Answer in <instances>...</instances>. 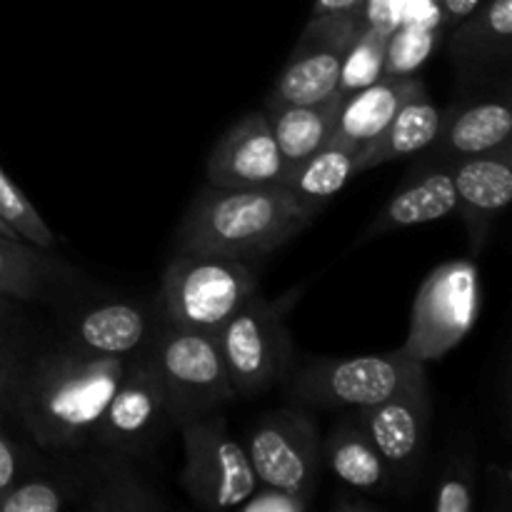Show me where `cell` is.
Listing matches in <instances>:
<instances>
[{
	"label": "cell",
	"instance_id": "obj_1",
	"mask_svg": "<svg viewBox=\"0 0 512 512\" xmlns=\"http://www.w3.org/2000/svg\"><path fill=\"white\" fill-rule=\"evenodd\" d=\"M128 358H103L70 345L25 365L15 413L43 450L78 448L113 398Z\"/></svg>",
	"mask_w": 512,
	"mask_h": 512
},
{
	"label": "cell",
	"instance_id": "obj_24",
	"mask_svg": "<svg viewBox=\"0 0 512 512\" xmlns=\"http://www.w3.org/2000/svg\"><path fill=\"white\" fill-rule=\"evenodd\" d=\"M70 270L50 255L25 240L0 235V293L13 300H43L53 295Z\"/></svg>",
	"mask_w": 512,
	"mask_h": 512
},
{
	"label": "cell",
	"instance_id": "obj_9",
	"mask_svg": "<svg viewBox=\"0 0 512 512\" xmlns=\"http://www.w3.org/2000/svg\"><path fill=\"white\" fill-rule=\"evenodd\" d=\"M245 450L260 485H273L313 500L323 470V450L318 425L308 413L273 410L250 430Z\"/></svg>",
	"mask_w": 512,
	"mask_h": 512
},
{
	"label": "cell",
	"instance_id": "obj_4",
	"mask_svg": "<svg viewBox=\"0 0 512 512\" xmlns=\"http://www.w3.org/2000/svg\"><path fill=\"white\" fill-rule=\"evenodd\" d=\"M173 425L203 418L235 395L215 335L163 320L150 343Z\"/></svg>",
	"mask_w": 512,
	"mask_h": 512
},
{
	"label": "cell",
	"instance_id": "obj_38",
	"mask_svg": "<svg viewBox=\"0 0 512 512\" xmlns=\"http://www.w3.org/2000/svg\"><path fill=\"white\" fill-rule=\"evenodd\" d=\"M0 235H8V238H18V235H15V233H13V230H10V228H8V225H5V223H3V220H0ZM18 240H20V238H18Z\"/></svg>",
	"mask_w": 512,
	"mask_h": 512
},
{
	"label": "cell",
	"instance_id": "obj_36",
	"mask_svg": "<svg viewBox=\"0 0 512 512\" xmlns=\"http://www.w3.org/2000/svg\"><path fill=\"white\" fill-rule=\"evenodd\" d=\"M483 0H440V8H443V15L448 23H458L465 15L473 13Z\"/></svg>",
	"mask_w": 512,
	"mask_h": 512
},
{
	"label": "cell",
	"instance_id": "obj_27",
	"mask_svg": "<svg viewBox=\"0 0 512 512\" xmlns=\"http://www.w3.org/2000/svg\"><path fill=\"white\" fill-rule=\"evenodd\" d=\"M83 508L93 512H150L165 510V503L125 470H105Z\"/></svg>",
	"mask_w": 512,
	"mask_h": 512
},
{
	"label": "cell",
	"instance_id": "obj_34",
	"mask_svg": "<svg viewBox=\"0 0 512 512\" xmlns=\"http://www.w3.org/2000/svg\"><path fill=\"white\" fill-rule=\"evenodd\" d=\"M313 15H343V18H365V0H315Z\"/></svg>",
	"mask_w": 512,
	"mask_h": 512
},
{
	"label": "cell",
	"instance_id": "obj_30",
	"mask_svg": "<svg viewBox=\"0 0 512 512\" xmlns=\"http://www.w3.org/2000/svg\"><path fill=\"white\" fill-rule=\"evenodd\" d=\"M475 485H478V468L473 453L450 455L440 475L438 493H435V512H470L475 508Z\"/></svg>",
	"mask_w": 512,
	"mask_h": 512
},
{
	"label": "cell",
	"instance_id": "obj_10",
	"mask_svg": "<svg viewBox=\"0 0 512 512\" xmlns=\"http://www.w3.org/2000/svg\"><path fill=\"white\" fill-rule=\"evenodd\" d=\"M168 425H173V418L163 380L150 348H145L125 360L118 388L93 430V443L133 455L148 448Z\"/></svg>",
	"mask_w": 512,
	"mask_h": 512
},
{
	"label": "cell",
	"instance_id": "obj_31",
	"mask_svg": "<svg viewBox=\"0 0 512 512\" xmlns=\"http://www.w3.org/2000/svg\"><path fill=\"white\" fill-rule=\"evenodd\" d=\"M313 500L295 495L290 490L273 488V485H260L253 490L248 500L240 505L238 510L243 512H305Z\"/></svg>",
	"mask_w": 512,
	"mask_h": 512
},
{
	"label": "cell",
	"instance_id": "obj_12",
	"mask_svg": "<svg viewBox=\"0 0 512 512\" xmlns=\"http://www.w3.org/2000/svg\"><path fill=\"white\" fill-rule=\"evenodd\" d=\"M363 28L365 18L310 15L308 28L265 103H320L335 95L345 53Z\"/></svg>",
	"mask_w": 512,
	"mask_h": 512
},
{
	"label": "cell",
	"instance_id": "obj_29",
	"mask_svg": "<svg viewBox=\"0 0 512 512\" xmlns=\"http://www.w3.org/2000/svg\"><path fill=\"white\" fill-rule=\"evenodd\" d=\"M0 220L25 243H33L45 250H53L58 243V235L48 228V223L40 218L33 203L20 193L18 185L3 173V168H0Z\"/></svg>",
	"mask_w": 512,
	"mask_h": 512
},
{
	"label": "cell",
	"instance_id": "obj_21",
	"mask_svg": "<svg viewBox=\"0 0 512 512\" xmlns=\"http://www.w3.org/2000/svg\"><path fill=\"white\" fill-rule=\"evenodd\" d=\"M450 53L463 73L508 65L512 55V0H488L458 20Z\"/></svg>",
	"mask_w": 512,
	"mask_h": 512
},
{
	"label": "cell",
	"instance_id": "obj_17",
	"mask_svg": "<svg viewBox=\"0 0 512 512\" xmlns=\"http://www.w3.org/2000/svg\"><path fill=\"white\" fill-rule=\"evenodd\" d=\"M455 213V185L448 165L425 163L423 170L410 175L383 205L373 223L365 228L363 240L398 233L415 225L433 223Z\"/></svg>",
	"mask_w": 512,
	"mask_h": 512
},
{
	"label": "cell",
	"instance_id": "obj_35",
	"mask_svg": "<svg viewBox=\"0 0 512 512\" xmlns=\"http://www.w3.org/2000/svg\"><path fill=\"white\" fill-rule=\"evenodd\" d=\"M335 512H375L378 510V505L370 503V500H365V495L360 493H353V490H348V493H340L338 500H335Z\"/></svg>",
	"mask_w": 512,
	"mask_h": 512
},
{
	"label": "cell",
	"instance_id": "obj_2",
	"mask_svg": "<svg viewBox=\"0 0 512 512\" xmlns=\"http://www.w3.org/2000/svg\"><path fill=\"white\" fill-rule=\"evenodd\" d=\"M313 223L280 183L253 188L208 185L178 230V253L253 260L273 253Z\"/></svg>",
	"mask_w": 512,
	"mask_h": 512
},
{
	"label": "cell",
	"instance_id": "obj_18",
	"mask_svg": "<svg viewBox=\"0 0 512 512\" xmlns=\"http://www.w3.org/2000/svg\"><path fill=\"white\" fill-rule=\"evenodd\" d=\"M420 93H425V85L423 80H418V75L375 80V83L345 95L330 138L360 150L393 120V115L410 98Z\"/></svg>",
	"mask_w": 512,
	"mask_h": 512
},
{
	"label": "cell",
	"instance_id": "obj_5",
	"mask_svg": "<svg viewBox=\"0 0 512 512\" xmlns=\"http://www.w3.org/2000/svg\"><path fill=\"white\" fill-rule=\"evenodd\" d=\"M220 355L235 393H265L288 378L293 345L278 308L253 293L218 330Z\"/></svg>",
	"mask_w": 512,
	"mask_h": 512
},
{
	"label": "cell",
	"instance_id": "obj_13",
	"mask_svg": "<svg viewBox=\"0 0 512 512\" xmlns=\"http://www.w3.org/2000/svg\"><path fill=\"white\" fill-rule=\"evenodd\" d=\"M455 185V213L468 228L473 253L480 255L490 228L512 200V140L488 153L448 163Z\"/></svg>",
	"mask_w": 512,
	"mask_h": 512
},
{
	"label": "cell",
	"instance_id": "obj_11",
	"mask_svg": "<svg viewBox=\"0 0 512 512\" xmlns=\"http://www.w3.org/2000/svg\"><path fill=\"white\" fill-rule=\"evenodd\" d=\"M355 420L385 460L395 483L413 480L425 458L433 423V400L425 370L405 380L383 403L355 410Z\"/></svg>",
	"mask_w": 512,
	"mask_h": 512
},
{
	"label": "cell",
	"instance_id": "obj_23",
	"mask_svg": "<svg viewBox=\"0 0 512 512\" xmlns=\"http://www.w3.org/2000/svg\"><path fill=\"white\" fill-rule=\"evenodd\" d=\"M355 160H358V148L330 138L313 155L285 170L280 185H285L300 208L315 218L358 175Z\"/></svg>",
	"mask_w": 512,
	"mask_h": 512
},
{
	"label": "cell",
	"instance_id": "obj_19",
	"mask_svg": "<svg viewBox=\"0 0 512 512\" xmlns=\"http://www.w3.org/2000/svg\"><path fill=\"white\" fill-rule=\"evenodd\" d=\"M323 465L345 485L360 495H388L395 478L368 435L355 418H345L320 440Z\"/></svg>",
	"mask_w": 512,
	"mask_h": 512
},
{
	"label": "cell",
	"instance_id": "obj_15",
	"mask_svg": "<svg viewBox=\"0 0 512 512\" xmlns=\"http://www.w3.org/2000/svg\"><path fill=\"white\" fill-rule=\"evenodd\" d=\"M160 325L155 313H150L145 305L110 300L90 305L75 315L68 330V345L103 358H130L150 348Z\"/></svg>",
	"mask_w": 512,
	"mask_h": 512
},
{
	"label": "cell",
	"instance_id": "obj_37",
	"mask_svg": "<svg viewBox=\"0 0 512 512\" xmlns=\"http://www.w3.org/2000/svg\"><path fill=\"white\" fill-rule=\"evenodd\" d=\"M15 303H18V300H13V298H8V295L0 293V323H5V320L13 318Z\"/></svg>",
	"mask_w": 512,
	"mask_h": 512
},
{
	"label": "cell",
	"instance_id": "obj_20",
	"mask_svg": "<svg viewBox=\"0 0 512 512\" xmlns=\"http://www.w3.org/2000/svg\"><path fill=\"white\" fill-rule=\"evenodd\" d=\"M440 123H443V110L430 100L428 90L415 95L368 145L358 150L355 170L368 173V170L390 163V160L425 153L438 138Z\"/></svg>",
	"mask_w": 512,
	"mask_h": 512
},
{
	"label": "cell",
	"instance_id": "obj_33",
	"mask_svg": "<svg viewBox=\"0 0 512 512\" xmlns=\"http://www.w3.org/2000/svg\"><path fill=\"white\" fill-rule=\"evenodd\" d=\"M28 453L0 428V495L28 473Z\"/></svg>",
	"mask_w": 512,
	"mask_h": 512
},
{
	"label": "cell",
	"instance_id": "obj_6",
	"mask_svg": "<svg viewBox=\"0 0 512 512\" xmlns=\"http://www.w3.org/2000/svg\"><path fill=\"white\" fill-rule=\"evenodd\" d=\"M480 275L473 260H450L420 285L403 350L418 363L443 358L478 320Z\"/></svg>",
	"mask_w": 512,
	"mask_h": 512
},
{
	"label": "cell",
	"instance_id": "obj_26",
	"mask_svg": "<svg viewBox=\"0 0 512 512\" xmlns=\"http://www.w3.org/2000/svg\"><path fill=\"white\" fill-rule=\"evenodd\" d=\"M438 40L440 28L433 23H425V20H408V23L395 25L388 40V50H385L383 78L418 75Z\"/></svg>",
	"mask_w": 512,
	"mask_h": 512
},
{
	"label": "cell",
	"instance_id": "obj_7",
	"mask_svg": "<svg viewBox=\"0 0 512 512\" xmlns=\"http://www.w3.org/2000/svg\"><path fill=\"white\" fill-rule=\"evenodd\" d=\"M183 488L205 510H238L258 488L253 463L243 443L228 433L218 415L185 420Z\"/></svg>",
	"mask_w": 512,
	"mask_h": 512
},
{
	"label": "cell",
	"instance_id": "obj_25",
	"mask_svg": "<svg viewBox=\"0 0 512 512\" xmlns=\"http://www.w3.org/2000/svg\"><path fill=\"white\" fill-rule=\"evenodd\" d=\"M390 33L393 30L383 28V25L365 23V28L360 30L358 38L353 40V45L345 53L335 93L345 98V95L355 93V90L383 78L385 50H388Z\"/></svg>",
	"mask_w": 512,
	"mask_h": 512
},
{
	"label": "cell",
	"instance_id": "obj_3",
	"mask_svg": "<svg viewBox=\"0 0 512 512\" xmlns=\"http://www.w3.org/2000/svg\"><path fill=\"white\" fill-rule=\"evenodd\" d=\"M253 293L258 278L245 260L178 253L165 265L160 310L168 323L215 335Z\"/></svg>",
	"mask_w": 512,
	"mask_h": 512
},
{
	"label": "cell",
	"instance_id": "obj_14",
	"mask_svg": "<svg viewBox=\"0 0 512 512\" xmlns=\"http://www.w3.org/2000/svg\"><path fill=\"white\" fill-rule=\"evenodd\" d=\"M208 185L253 188L280 183L283 158L263 110L250 113L228 130L208 155Z\"/></svg>",
	"mask_w": 512,
	"mask_h": 512
},
{
	"label": "cell",
	"instance_id": "obj_28",
	"mask_svg": "<svg viewBox=\"0 0 512 512\" xmlns=\"http://www.w3.org/2000/svg\"><path fill=\"white\" fill-rule=\"evenodd\" d=\"M70 485L50 475L25 473L0 495V512H60L73 505Z\"/></svg>",
	"mask_w": 512,
	"mask_h": 512
},
{
	"label": "cell",
	"instance_id": "obj_16",
	"mask_svg": "<svg viewBox=\"0 0 512 512\" xmlns=\"http://www.w3.org/2000/svg\"><path fill=\"white\" fill-rule=\"evenodd\" d=\"M510 138L512 110L508 95L468 100L450 113H443L438 138L425 150V163L448 165L458 158L500 148L510 143Z\"/></svg>",
	"mask_w": 512,
	"mask_h": 512
},
{
	"label": "cell",
	"instance_id": "obj_22",
	"mask_svg": "<svg viewBox=\"0 0 512 512\" xmlns=\"http://www.w3.org/2000/svg\"><path fill=\"white\" fill-rule=\"evenodd\" d=\"M340 105L343 95L338 93L320 103H265L263 113L273 128L283 173L328 143Z\"/></svg>",
	"mask_w": 512,
	"mask_h": 512
},
{
	"label": "cell",
	"instance_id": "obj_32",
	"mask_svg": "<svg viewBox=\"0 0 512 512\" xmlns=\"http://www.w3.org/2000/svg\"><path fill=\"white\" fill-rule=\"evenodd\" d=\"M25 363L20 355L10 348L8 343L0 340V420L13 410L15 413V398H18L20 380H23Z\"/></svg>",
	"mask_w": 512,
	"mask_h": 512
},
{
	"label": "cell",
	"instance_id": "obj_8",
	"mask_svg": "<svg viewBox=\"0 0 512 512\" xmlns=\"http://www.w3.org/2000/svg\"><path fill=\"white\" fill-rule=\"evenodd\" d=\"M425 370L403 348L383 355L315 360L298 373L293 395L300 403L333 410H363L383 403L405 380Z\"/></svg>",
	"mask_w": 512,
	"mask_h": 512
}]
</instances>
